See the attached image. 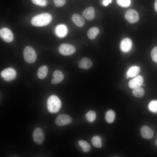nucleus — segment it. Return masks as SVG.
Wrapping results in <instances>:
<instances>
[{
    "mask_svg": "<svg viewBox=\"0 0 157 157\" xmlns=\"http://www.w3.org/2000/svg\"><path fill=\"white\" fill-rule=\"evenodd\" d=\"M115 117V112L112 110H109L106 113L105 119L107 122L109 123H113L114 121Z\"/></svg>",
    "mask_w": 157,
    "mask_h": 157,
    "instance_id": "nucleus-21",
    "label": "nucleus"
},
{
    "mask_svg": "<svg viewBox=\"0 0 157 157\" xmlns=\"http://www.w3.org/2000/svg\"><path fill=\"white\" fill-rule=\"evenodd\" d=\"M23 56L25 61L29 63H34L37 58V55L35 50L29 46H26L24 49Z\"/></svg>",
    "mask_w": 157,
    "mask_h": 157,
    "instance_id": "nucleus-3",
    "label": "nucleus"
},
{
    "mask_svg": "<svg viewBox=\"0 0 157 157\" xmlns=\"http://www.w3.org/2000/svg\"><path fill=\"white\" fill-rule=\"evenodd\" d=\"M112 0H104L103 3L105 6H107L108 4L112 2Z\"/></svg>",
    "mask_w": 157,
    "mask_h": 157,
    "instance_id": "nucleus-31",
    "label": "nucleus"
},
{
    "mask_svg": "<svg viewBox=\"0 0 157 157\" xmlns=\"http://www.w3.org/2000/svg\"><path fill=\"white\" fill-rule=\"evenodd\" d=\"M34 4L42 7L45 6L47 4L46 0H31Z\"/></svg>",
    "mask_w": 157,
    "mask_h": 157,
    "instance_id": "nucleus-29",
    "label": "nucleus"
},
{
    "mask_svg": "<svg viewBox=\"0 0 157 157\" xmlns=\"http://www.w3.org/2000/svg\"><path fill=\"white\" fill-rule=\"evenodd\" d=\"M48 71L47 67L45 65L41 67L38 69L37 75L38 77L40 79H43L45 78Z\"/></svg>",
    "mask_w": 157,
    "mask_h": 157,
    "instance_id": "nucleus-20",
    "label": "nucleus"
},
{
    "mask_svg": "<svg viewBox=\"0 0 157 157\" xmlns=\"http://www.w3.org/2000/svg\"><path fill=\"white\" fill-rule=\"evenodd\" d=\"M0 36L1 39L6 42H11L14 38V35L12 32L6 28H3L0 29Z\"/></svg>",
    "mask_w": 157,
    "mask_h": 157,
    "instance_id": "nucleus-7",
    "label": "nucleus"
},
{
    "mask_svg": "<svg viewBox=\"0 0 157 157\" xmlns=\"http://www.w3.org/2000/svg\"><path fill=\"white\" fill-rule=\"evenodd\" d=\"M55 5L57 7L63 6L66 3L65 0H53Z\"/></svg>",
    "mask_w": 157,
    "mask_h": 157,
    "instance_id": "nucleus-30",
    "label": "nucleus"
},
{
    "mask_svg": "<svg viewBox=\"0 0 157 157\" xmlns=\"http://www.w3.org/2000/svg\"><path fill=\"white\" fill-rule=\"evenodd\" d=\"M83 16L86 19L91 20L95 16V11L93 7H90L85 9L82 13Z\"/></svg>",
    "mask_w": 157,
    "mask_h": 157,
    "instance_id": "nucleus-14",
    "label": "nucleus"
},
{
    "mask_svg": "<svg viewBox=\"0 0 157 157\" xmlns=\"http://www.w3.org/2000/svg\"><path fill=\"white\" fill-rule=\"evenodd\" d=\"M79 145L82 148L83 152H87L91 149V146L86 141L81 140L78 142Z\"/></svg>",
    "mask_w": 157,
    "mask_h": 157,
    "instance_id": "nucleus-24",
    "label": "nucleus"
},
{
    "mask_svg": "<svg viewBox=\"0 0 157 157\" xmlns=\"http://www.w3.org/2000/svg\"><path fill=\"white\" fill-rule=\"evenodd\" d=\"M67 30L66 26L64 24H60L56 28L55 32L58 37L63 38L66 36L67 33Z\"/></svg>",
    "mask_w": 157,
    "mask_h": 157,
    "instance_id": "nucleus-15",
    "label": "nucleus"
},
{
    "mask_svg": "<svg viewBox=\"0 0 157 157\" xmlns=\"http://www.w3.org/2000/svg\"><path fill=\"white\" fill-rule=\"evenodd\" d=\"M149 110L153 112L157 111V100H153L151 101L148 106Z\"/></svg>",
    "mask_w": 157,
    "mask_h": 157,
    "instance_id": "nucleus-26",
    "label": "nucleus"
},
{
    "mask_svg": "<svg viewBox=\"0 0 157 157\" xmlns=\"http://www.w3.org/2000/svg\"><path fill=\"white\" fill-rule=\"evenodd\" d=\"M53 78L51 82L53 84H56L60 83L63 80L64 77L63 73L60 71L57 70L53 73Z\"/></svg>",
    "mask_w": 157,
    "mask_h": 157,
    "instance_id": "nucleus-13",
    "label": "nucleus"
},
{
    "mask_svg": "<svg viewBox=\"0 0 157 157\" xmlns=\"http://www.w3.org/2000/svg\"><path fill=\"white\" fill-rule=\"evenodd\" d=\"M132 45L131 40L129 38H126L122 40L120 43V49L124 52L129 51L131 49Z\"/></svg>",
    "mask_w": 157,
    "mask_h": 157,
    "instance_id": "nucleus-11",
    "label": "nucleus"
},
{
    "mask_svg": "<svg viewBox=\"0 0 157 157\" xmlns=\"http://www.w3.org/2000/svg\"><path fill=\"white\" fill-rule=\"evenodd\" d=\"M151 56L153 60L157 63V46L154 47L151 50Z\"/></svg>",
    "mask_w": 157,
    "mask_h": 157,
    "instance_id": "nucleus-28",
    "label": "nucleus"
},
{
    "mask_svg": "<svg viewBox=\"0 0 157 157\" xmlns=\"http://www.w3.org/2000/svg\"><path fill=\"white\" fill-rule=\"evenodd\" d=\"M99 29L97 27H93L89 29L87 32L88 38L91 40L94 39L99 33Z\"/></svg>",
    "mask_w": 157,
    "mask_h": 157,
    "instance_id": "nucleus-19",
    "label": "nucleus"
},
{
    "mask_svg": "<svg viewBox=\"0 0 157 157\" xmlns=\"http://www.w3.org/2000/svg\"><path fill=\"white\" fill-rule=\"evenodd\" d=\"M52 19V17L50 14L42 13L34 17L31 19V23L35 26H44L49 24Z\"/></svg>",
    "mask_w": 157,
    "mask_h": 157,
    "instance_id": "nucleus-1",
    "label": "nucleus"
},
{
    "mask_svg": "<svg viewBox=\"0 0 157 157\" xmlns=\"http://www.w3.org/2000/svg\"><path fill=\"white\" fill-rule=\"evenodd\" d=\"M125 17L129 22L131 24L137 22L139 19L138 13L133 9L128 10L125 14Z\"/></svg>",
    "mask_w": 157,
    "mask_h": 157,
    "instance_id": "nucleus-5",
    "label": "nucleus"
},
{
    "mask_svg": "<svg viewBox=\"0 0 157 157\" xmlns=\"http://www.w3.org/2000/svg\"><path fill=\"white\" fill-rule=\"evenodd\" d=\"M33 138L34 142L37 144H42L44 140V135L42 129L39 127H37L34 130Z\"/></svg>",
    "mask_w": 157,
    "mask_h": 157,
    "instance_id": "nucleus-8",
    "label": "nucleus"
},
{
    "mask_svg": "<svg viewBox=\"0 0 157 157\" xmlns=\"http://www.w3.org/2000/svg\"><path fill=\"white\" fill-rule=\"evenodd\" d=\"M72 121V117L66 114H61L58 115L56 118V124L59 126H63L71 123Z\"/></svg>",
    "mask_w": 157,
    "mask_h": 157,
    "instance_id": "nucleus-9",
    "label": "nucleus"
},
{
    "mask_svg": "<svg viewBox=\"0 0 157 157\" xmlns=\"http://www.w3.org/2000/svg\"><path fill=\"white\" fill-rule=\"evenodd\" d=\"M72 19L74 23L78 27H82L85 24L84 19L79 14L76 13L74 14L72 17Z\"/></svg>",
    "mask_w": 157,
    "mask_h": 157,
    "instance_id": "nucleus-16",
    "label": "nucleus"
},
{
    "mask_svg": "<svg viewBox=\"0 0 157 157\" xmlns=\"http://www.w3.org/2000/svg\"><path fill=\"white\" fill-rule=\"evenodd\" d=\"M61 106V102L57 96L52 95L48 98L47 107L49 111L52 113L58 112Z\"/></svg>",
    "mask_w": 157,
    "mask_h": 157,
    "instance_id": "nucleus-2",
    "label": "nucleus"
},
{
    "mask_svg": "<svg viewBox=\"0 0 157 157\" xmlns=\"http://www.w3.org/2000/svg\"><path fill=\"white\" fill-rule=\"evenodd\" d=\"M92 65V63L88 58H83L79 62L78 66L80 68L85 69L90 68Z\"/></svg>",
    "mask_w": 157,
    "mask_h": 157,
    "instance_id": "nucleus-17",
    "label": "nucleus"
},
{
    "mask_svg": "<svg viewBox=\"0 0 157 157\" xmlns=\"http://www.w3.org/2000/svg\"><path fill=\"white\" fill-rule=\"evenodd\" d=\"M117 3L119 6L123 7H127L131 4L130 0H117Z\"/></svg>",
    "mask_w": 157,
    "mask_h": 157,
    "instance_id": "nucleus-27",
    "label": "nucleus"
},
{
    "mask_svg": "<svg viewBox=\"0 0 157 157\" xmlns=\"http://www.w3.org/2000/svg\"><path fill=\"white\" fill-rule=\"evenodd\" d=\"M93 145L95 147L99 148L102 146V140L100 137L98 136H94L91 140Z\"/></svg>",
    "mask_w": 157,
    "mask_h": 157,
    "instance_id": "nucleus-22",
    "label": "nucleus"
},
{
    "mask_svg": "<svg viewBox=\"0 0 157 157\" xmlns=\"http://www.w3.org/2000/svg\"><path fill=\"white\" fill-rule=\"evenodd\" d=\"M142 86L144 87L145 86V84H142Z\"/></svg>",
    "mask_w": 157,
    "mask_h": 157,
    "instance_id": "nucleus-33",
    "label": "nucleus"
},
{
    "mask_svg": "<svg viewBox=\"0 0 157 157\" xmlns=\"http://www.w3.org/2000/svg\"><path fill=\"white\" fill-rule=\"evenodd\" d=\"M58 50L61 54L65 56L71 55L76 51L75 47L72 45L69 44H61L60 45Z\"/></svg>",
    "mask_w": 157,
    "mask_h": 157,
    "instance_id": "nucleus-4",
    "label": "nucleus"
},
{
    "mask_svg": "<svg viewBox=\"0 0 157 157\" xmlns=\"http://www.w3.org/2000/svg\"><path fill=\"white\" fill-rule=\"evenodd\" d=\"M16 74V72L13 68L8 67L2 71L1 75L5 80L9 81L13 80L15 78Z\"/></svg>",
    "mask_w": 157,
    "mask_h": 157,
    "instance_id": "nucleus-6",
    "label": "nucleus"
},
{
    "mask_svg": "<svg viewBox=\"0 0 157 157\" xmlns=\"http://www.w3.org/2000/svg\"><path fill=\"white\" fill-rule=\"evenodd\" d=\"M86 120L89 122H92L96 119V114L95 112L93 110L88 111L85 114Z\"/></svg>",
    "mask_w": 157,
    "mask_h": 157,
    "instance_id": "nucleus-25",
    "label": "nucleus"
},
{
    "mask_svg": "<svg viewBox=\"0 0 157 157\" xmlns=\"http://www.w3.org/2000/svg\"><path fill=\"white\" fill-rule=\"evenodd\" d=\"M156 146H157V140L156 141Z\"/></svg>",
    "mask_w": 157,
    "mask_h": 157,
    "instance_id": "nucleus-34",
    "label": "nucleus"
},
{
    "mask_svg": "<svg viewBox=\"0 0 157 157\" xmlns=\"http://www.w3.org/2000/svg\"><path fill=\"white\" fill-rule=\"evenodd\" d=\"M141 134L142 137L145 139H150L153 136L154 131L147 126H142L140 129Z\"/></svg>",
    "mask_w": 157,
    "mask_h": 157,
    "instance_id": "nucleus-12",
    "label": "nucleus"
},
{
    "mask_svg": "<svg viewBox=\"0 0 157 157\" xmlns=\"http://www.w3.org/2000/svg\"><path fill=\"white\" fill-rule=\"evenodd\" d=\"M140 68L138 66H133L131 67L127 72V78H128L136 76L140 73Z\"/></svg>",
    "mask_w": 157,
    "mask_h": 157,
    "instance_id": "nucleus-18",
    "label": "nucleus"
},
{
    "mask_svg": "<svg viewBox=\"0 0 157 157\" xmlns=\"http://www.w3.org/2000/svg\"><path fill=\"white\" fill-rule=\"evenodd\" d=\"M143 78L142 76H137L129 81V86L131 89L140 87L143 84Z\"/></svg>",
    "mask_w": 157,
    "mask_h": 157,
    "instance_id": "nucleus-10",
    "label": "nucleus"
},
{
    "mask_svg": "<svg viewBox=\"0 0 157 157\" xmlns=\"http://www.w3.org/2000/svg\"><path fill=\"white\" fill-rule=\"evenodd\" d=\"M154 8L156 11L157 12V0H156L154 2Z\"/></svg>",
    "mask_w": 157,
    "mask_h": 157,
    "instance_id": "nucleus-32",
    "label": "nucleus"
},
{
    "mask_svg": "<svg viewBox=\"0 0 157 157\" xmlns=\"http://www.w3.org/2000/svg\"><path fill=\"white\" fill-rule=\"evenodd\" d=\"M144 89L139 87L133 89L132 93L135 97H141L144 94Z\"/></svg>",
    "mask_w": 157,
    "mask_h": 157,
    "instance_id": "nucleus-23",
    "label": "nucleus"
}]
</instances>
